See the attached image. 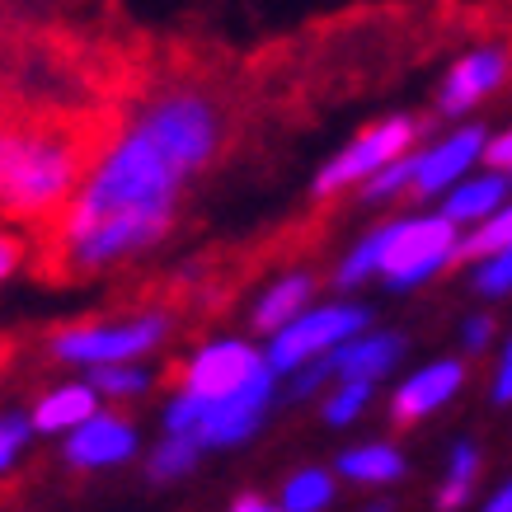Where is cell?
I'll return each mask as SVG.
<instances>
[{"label": "cell", "instance_id": "obj_4", "mask_svg": "<svg viewBox=\"0 0 512 512\" xmlns=\"http://www.w3.org/2000/svg\"><path fill=\"white\" fill-rule=\"evenodd\" d=\"M456 264H466V231L442 207L386 217V264H381L386 292H419Z\"/></svg>", "mask_w": 512, "mask_h": 512}, {"label": "cell", "instance_id": "obj_31", "mask_svg": "<svg viewBox=\"0 0 512 512\" xmlns=\"http://www.w3.org/2000/svg\"><path fill=\"white\" fill-rule=\"evenodd\" d=\"M19 264H24V245H19V235L0 231V282H5V278H15Z\"/></svg>", "mask_w": 512, "mask_h": 512}, {"label": "cell", "instance_id": "obj_14", "mask_svg": "<svg viewBox=\"0 0 512 512\" xmlns=\"http://www.w3.org/2000/svg\"><path fill=\"white\" fill-rule=\"evenodd\" d=\"M334 470H339L343 484H357V489H390L409 475V456L386 437H372V442L343 447L334 456Z\"/></svg>", "mask_w": 512, "mask_h": 512}, {"label": "cell", "instance_id": "obj_18", "mask_svg": "<svg viewBox=\"0 0 512 512\" xmlns=\"http://www.w3.org/2000/svg\"><path fill=\"white\" fill-rule=\"evenodd\" d=\"M480 475H484V447L475 437H456L447 451V466H442V480H437V494H433V508L437 512H461L470 508V498L480 489Z\"/></svg>", "mask_w": 512, "mask_h": 512}, {"label": "cell", "instance_id": "obj_8", "mask_svg": "<svg viewBox=\"0 0 512 512\" xmlns=\"http://www.w3.org/2000/svg\"><path fill=\"white\" fill-rule=\"evenodd\" d=\"M508 80H512V43L489 38V43L466 47V52L442 71L433 104L447 123H461V118H470L475 109H484L494 94L508 90Z\"/></svg>", "mask_w": 512, "mask_h": 512}, {"label": "cell", "instance_id": "obj_26", "mask_svg": "<svg viewBox=\"0 0 512 512\" xmlns=\"http://www.w3.org/2000/svg\"><path fill=\"white\" fill-rule=\"evenodd\" d=\"M33 414L29 409H0V480L24 461V451L33 442Z\"/></svg>", "mask_w": 512, "mask_h": 512}, {"label": "cell", "instance_id": "obj_19", "mask_svg": "<svg viewBox=\"0 0 512 512\" xmlns=\"http://www.w3.org/2000/svg\"><path fill=\"white\" fill-rule=\"evenodd\" d=\"M339 498V470L334 466H301L278 489L282 512H329Z\"/></svg>", "mask_w": 512, "mask_h": 512}, {"label": "cell", "instance_id": "obj_5", "mask_svg": "<svg viewBox=\"0 0 512 512\" xmlns=\"http://www.w3.org/2000/svg\"><path fill=\"white\" fill-rule=\"evenodd\" d=\"M170 311H141L127 320H80L52 334V357L66 367H109V362H146L170 339Z\"/></svg>", "mask_w": 512, "mask_h": 512}, {"label": "cell", "instance_id": "obj_24", "mask_svg": "<svg viewBox=\"0 0 512 512\" xmlns=\"http://www.w3.org/2000/svg\"><path fill=\"white\" fill-rule=\"evenodd\" d=\"M409 188H414V151L400 160H390L386 170H376L367 184L357 188V198L367 202V207H386L395 198H409Z\"/></svg>", "mask_w": 512, "mask_h": 512}, {"label": "cell", "instance_id": "obj_10", "mask_svg": "<svg viewBox=\"0 0 512 512\" xmlns=\"http://www.w3.org/2000/svg\"><path fill=\"white\" fill-rule=\"evenodd\" d=\"M484 146H489V127L470 123V118L451 123L442 137L423 141L414 151V188H409V198L442 202L466 174H475L484 165Z\"/></svg>", "mask_w": 512, "mask_h": 512}, {"label": "cell", "instance_id": "obj_2", "mask_svg": "<svg viewBox=\"0 0 512 512\" xmlns=\"http://www.w3.org/2000/svg\"><path fill=\"white\" fill-rule=\"evenodd\" d=\"M90 160L66 127L0 123V212L15 221L62 217Z\"/></svg>", "mask_w": 512, "mask_h": 512}, {"label": "cell", "instance_id": "obj_33", "mask_svg": "<svg viewBox=\"0 0 512 512\" xmlns=\"http://www.w3.org/2000/svg\"><path fill=\"white\" fill-rule=\"evenodd\" d=\"M475 512H512V475L508 480H498V489H489Z\"/></svg>", "mask_w": 512, "mask_h": 512}, {"label": "cell", "instance_id": "obj_1", "mask_svg": "<svg viewBox=\"0 0 512 512\" xmlns=\"http://www.w3.org/2000/svg\"><path fill=\"white\" fill-rule=\"evenodd\" d=\"M221 151V109L202 90L146 99L90 160L76 198L57 221L66 273H104L170 235L188 184Z\"/></svg>", "mask_w": 512, "mask_h": 512}, {"label": "cell", "instance_id": "obj_21", "mask_svg": "<svg viewBox=\"0 0 512 512\" xmlns=\"http://www.w3.org/2000/svg\"><path fill=\"white\" fill-rule=\"evenodd\" d=\"M202 456H207V451H202L198 437L165 433L156 447L146 451V480L151 484H179V480H188V475L198 470Z\"/></svg>", "mask_w": 512, "mask_h": 512}, {"label": "cell", "instance_id": "obj_12", "mask_svg": "<svg viewBox=\"0 0 512 512\" xmlns=\"http://www.w3.org/2000/svg\"><path fill=\"white\" fill-rule=\"evenodd\" d=\"M264 348H254L249 339H207L202 348H193L179 372V386L202 390V395H226V390L245 386L249 376L264 367Z\"/></svg>", "mask_w": 512, "mask_h": 512}, {"label": "cell", "instance_id": "obj_11", "mask_svg": "<svg viewBox=\"0 0 512 512\" xmlns=\"http://www.w3.org/2000/svg\"><path fill=\"white\" fill-rule=\"evenodd\" d=\"M141 451V433L137 423L123 419V414H109L99 409L94 419H85L80 428L62 437V461L80 475H99V470H118L127 461H137Z\"/></svg>", "mask_w": 512, "mask_h": 512}, {"label": "cell", "instance_id": "obj_29", "mask_svg": "<svg viewBox=\"0 0 512 512\" xmlns=\"http://www.w3.org/2000/svg\"><path fill=\"white\" fill-rule=\"evenodd\" d=\"M489 404L512 409V329L498 339V348H494V367H489Z\"/></svg>", "mask_w": 512, "mask_h": 512}, {"label": "cell", "instance_id": "obj_9", "mask_svg": "<svg viewBox=\"0 0 512 512\" xmlns=\"http://www.w3.org/2000/svg\"><path fill=\"white\" fill-rule=\"evenodd\" d=\"M470 386V357L466 353H442L419 362L414 372H404L386 395V414L395 428H419V423L437 419L442 409L466 395Z\"/></svg>", "mask_w": 512, "mask_h": 512}, {"label": "cell", "instance_id": "obj_25", "mask_svg": "<svg viewBox=\"0 0 512 512\" xmlns=\"http://www.w3.org/2000/svg\"><path fill=\"white\" fill-rule=\"evenodd\" d=\"M470 292L480 301H508L512 296V249H498V254H484L470 264Z\"/></svg>", "mask_w": 512, "mask_h": 512}, {"label": "cell", "instance_id": "obj_6", "mask_svg": "<svg viewBox=\"0 0 512 512\" xmlns=\"http://www.w3.org/2000/svg\"><path fill=\"white\" fill-rule=\"evenodd\" d=\"M419 137H423V123L419 118H409V113H386V118L367 123L353 141H343L339 151L315 170L311 198L325 202V198L348 193V188H362L376 170H386L390 160L419 151Z\"/></svg>", "mask_w": 512, "mask_h": 512}, {"label": "cell", "instance_id": "obj_30", "mask_svg": "<svg viewBox=\"0 0 512 512\" xmlns=\"http://www.w3.org/2000/svg\"><path fill=\"white\" fill-rule=\"evenodd\" d=\"M484 165H489V170L512 174V123L498 127V132H489V146H484Z\"/></svg>", "mask_w": 512, "mask_h": 512}, {"label": "cell", "instance_id": "obj_34", "mask_svg": "<svg viewBox=\"0 0 512 512\" xmlns=\"http://www.w3.org/2000/svg\"><path fill=\"white\" fill-rule=\"evenodd\" d=\"M362 512H395V503H390V498H372Z\"/></svg>", "mask_w": 512, "mask_h": 512}, {"label": "cell", "instance_id": "obj_22", "mask_svg": "<svg viewBox=\"0 0 512 512\" xmlns=\"http://www.w3.org/2000/svg\"><path fill=\"white\" fill-rule=\"evenodd\" d=\"M94 381V390L113 404H127V400H146L151 386H156V372L146 362H109V367H90L85 372Z\"/></svg>", "mask_w": 512, "mask_h": 512}, {"label": "cell", "instance_id": "obj_3", "mask_svg": "<svg viewBox=\"0 0 512 512\" xmlns=\"http://www.w3.org/2000/svg\"><path fill=\"white\" fill-rule=\"evenodd\" d=\"M278 395H282V376L264 362L245 386L226 390V395H202V390L179 386L160 409V428L198 437L202 451H231L264 433Z\"/></svg>", "mask_w": 512, "mask_h": 512}, {"label": "cell", "instance_id": "obj_16", "mask_svg": "<svg viewBox=\"0 0 512 512\" xmlns=\"http://www.w3.org/2000/svg\"><path fill=\"white\" fill-rule=\"evenodd\" d=\"M99 404H104V395L94 390V381L85 376V381H62V386L43 390L38 400H33V428L43 437H66L71 428H80L85 419H94L99 414Z\"/></svg>", "mask_w": 512, "mask_h": 512}, {"label": "cell", "instance_id": "obj_28", "mask_svg": "<svg viewBox=\"0 0 512 512\" xmlns=\"http://www.w3.org/2000/svg\"><path fill=\"white\" fill-rule=\"evenodd\" d=\"M456 339H461V353L466 357H480L489 348H498V315L489 306H475V311L461 315L456 325Z\"/></svg>", "mask_w": 512, "mask_h": 512}, {"label": "cell", "instance_id": "obj_20", "mask_svg": "<svg viewBox=\"0 0 512 512\" xmlns=\"http://www.w3.org/2000/svg\"><path fill=\"white\" fill-rule=\"evenodd\" d=\"M381 264H386V221L348 245V254L334 264V287L339 292H357L367 282H381Z\"/></svg>", "mask_w": 512, "mask_h": 512}, {"label": "cell", "instance_id": "obj_7", "mask_svg": "<svg viewBox=\"0 0 512 512\" xmlns=\"http://www.w3.org/2000/svg\"><path fill=\"white\" fill-rule=\"evenodd\" d=\"M372 325H376L372 306H362V301H311L292 325H282L264 343V357L282 381H292L301 367H311L315 357L334 353L339 343H348L353 334H362Z\"/></svg>", "mask_w": 512, "mask_h": 512}, {"label": "cell", "instance_id": "obj_23", "mask_svg": "<svg viewBox=\"0 0 512 512\" xmlns=\"http://www.w3.org/2000/svg\"><path fill=\"white\" fill-rule=\"evenodd\" d=\"M376 400V381H334L320 400V419L329 428H353Z\"/></svg>", "mask_w": 512, "mask_h": 512}, {"label": "cell", "instance_id": "obj_13", "mask_svg": "<svg viewBox=\"0 0 512 512\" xmlns=\"http://www.w3.org/2000/svg\"><path fill=\"white\" fill-rule=\"evenodd\" d=\"M404 353H409V339H404L400 329H362V334H353L348 343H339L334 353H325L329 362V376L334 381H386V376H395V367L404 362Z\"/></svg>", "mask_w": 512, "mask_h": 512}, {"label": "cell", "instance_id": "obj_17", "mask_svg": "<svg viewBox=\"0 0 512 512\" xmlns=\"http://www.w3.org/2000/svg\"><path fill=\"white\" fill-rule=\"evenodd\" d=\"M512 198V179L503 170H489V165H480L475 174H466L461 184L451 188L447 198L437 202L442 212H447L461 231H470V226H480V221H489L503 207V202Z\"/></svg>", "mask_w": 512, "mask_h": 512}, {"label": "cell", "instance_id": "obj_32", "mask_svg": "<svg viewBox=\"0 0 512 512\" xmlns=\"http://www.w3.org/2000/svg\"><path fill=\"white\" fill-rule=\"evenodd\" d=\"M226 512H282V503H278V498H264V494H254V489H249V494H235L231 503H226Z\"/></svg>", "mask_w": 512, "mask_h": 512}, {"label": "cell", "instance_id": "obj_15", "mask_svg": "<svg viewBox=\"0 0 512 512\" xmlns=\"http://www.w3.org/2000/svg\"><path fill=\"white\" fill-rule=\"evenodd\" d=\"M311 301H315V273H306V268L282 273V278H273L264 292L254 296V306H249V325H254L259 339H273V334H278L282 325H292Z\"/></svg>", "mask_w": 512, "mask_h": 512}, {"label": "cell", "instance_id": "obj_35", "mask_svg": "<svg viewBox=\"0 0 512 512\" xmlns=\"http://www.w3.org/2000/svg\"><path fill=\"white\" fill-rule=\"evenodd\" d=\"M508 179H512V174H508Z\"/></svg>", "mask_w": 512, "mask_h": 512}, {"label": "cell", "instance_id": "obj_27", "mask_svg": "<svg viewBox=\"0 0 512 512\" xmlns=\"http://www.w3.org/2000/svg\"><path fill=\"white\" fill-rule=\"evenodd\" d=\"M498 249H512V198L503 202L489 221H480V226L466 231V264H475L484 254H498Z\"/></svg>", "mask_w": 512, "mask_h": 512}]
</instances>
